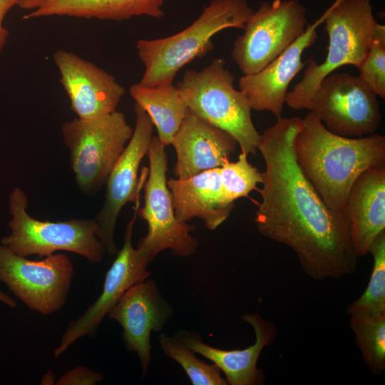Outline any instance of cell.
<instances>
[{
	"mask_svg": "<svg viewBox=\"0 0 385 385\" xmlns=\"http://www.w3.org/2000/svg\"><path fill=\"white\" fill-rule=\"evenodd\" d=\"M225 65L219 58L200 71L188 70L176 86L190 111L230 133L242 153L255 155L260 134L247 98L234 87L233 75Z\"/></svg>",
	"mask_w": 385,
	"mask_h": 385,
	"instance_id": "cell-5",
	"label": "cell"
},
{
	"mask_svg": "<svg viewBox=\"0 0 385 385\" xmlns=\"http://www.w3.org/2000/svg\"><path fill=\"white\" fill-rule=\"evenodd\" d=\"M249 324L255 334V341L243 349L225 350L205 343L197 332L180 330L175 337L186 346L211 361L222 372L227 384L258 385L265 376L257 367L262 349L270 345L276 337L275 325L265 319L258 313H247L241 316Z\"/></svg>",
	"mask_w": 385,
	"mask_h": 385,
	"instance_id": "cell-17",
	"label": "cell"
},
{
	"mask_svg": "<svg viewBox=\"0 0 385 385\" xmlns=\"http://www.w3.org/2000/svg\"><path fill=\"white\" fill-rule=\"evenodd\" d=\"M369 253L374 260L371 277L362 294L346 307L349 316L385 314V231L374 240Z\"/></svg>",
	"mask_w": 385,
	"mask_h": 385,
	"instance_id": "cell-24",
	"label": "cell"
},
{
	"mask_svg": "<svg viewBox=\"0 0 385 385\" xmlns=\"http://www.w3.org/2000/svg\"><path fill=\"white\" fill-rule=\"evenodd\" d=\"M329 44L323 63L313 59L302 80L287 92L285 103L292 109L309 110L322 81L338 68L359 67L366 54L377 24L371 0H335L324 11Z\"/></svg>",
	"mask_w": 385,
	"mask_h": 385,
	"instance_id": "cell-4",
	"label": "cell"
},
{
	"mask_svg": "<svg viewBox=\"0 0 385 385\" xmlns=\"http://www.w3.org/2000/svg\"><path fill=\"white\" fill-rule=\"evenodd\" d=\"M252 13L247 0H212L195 21L180 32L139 39L135 47L144 66L139 83L145 86L173 83L180 69L214 48L212 38L215 34L229 28L243 29Z\"/></svg>",
	"mask_w": 385,
	"mask_h": 385,
	"instance_id": "cell-3",
	"label": "cell"
},
{
	"mask_svg": "<svg viewBox=\"0 0 385 385\" xmlns=\"http://www.w3.org/2000/svg\"><path fill=\"white\" fill-rule=\"evenodd\" d=\"M350 327L362 358L370 371L385 370V314L350 316Z\"/></svg>",
	"mask_w": 385,
	"mask_h": 385,
	"instance_id": "cell-23",
	"label": "cell"
},
{
	"mask_svg": "<svg viewBox=\"0 0 385 385\" xmlns=\"http://www.w3.org/2000/svg\"><path fill=\"white\" fill-rule=\"evenodd\" d=\"M309 111L330 132L346 138L371 135L381 121L377 96L359 76L347 73L327 75Z\"/></svg>",
	"mask_w": 385,
	"mask_h": 385,
	"instance_id": "cell-11",
	"label": "cell"
},
{
	"mask_svg": "<svg viewBox=\"0 0 385 385\" xmlns=\"http://www.w3.org/2000/svg\"><path fill=\"white\" fill-rule=\"evenodd\" d=\"M307 9L299 0L263 1L250 15L231 56L242 73H258L280 55L306 29Z\"/></svg>",
	"mask_w": 385,
	"mask_h": 385,
	"instance_id": "cell-8",
	"label": "cell"
},
{
	"mask_svg": "<svg viewBox=\"0 0 385 385\" xmlns=\"http://www.w3.org/2000/svg\"><path fill=\"white\" fill-rule=\"evenodd\" d=\"M172 314V307L148 278L131 286L107 314L122 327L125 347L136 352L143 377L151 361L150 334L160 332Z\"/></svg>",
	"mask_w": 385,
	"mask_h": 385,
	"instance_id": "cell-14",
	"label": "cell"
},
{
	"mask_svg": "<svg viewBox=\"0 0 385 385\" xmlns=\"http://www.w3.org/2000/svg\"><path fill=\"white\" fill-rule=\"evenodd\" d=\"M359 77L381 98H385V26L377 23L369 50L357 68Z\"/></svg>",
	"mask_w": 385,
	"mask_h": 385,
	"instance_id": "cell-27",
	"label": "cell"
},
{
	"mask_svg": "<svg viewBox=\"0 0 385 385\" xmlns=\"http://www.w3.org/2000/svg\"><path fill=\"white\" fill-rule=\"evenodd\" d=\"M74 274L66 255L30 260L0 244V281L29 309L51 315L65 304Z\"/></svg>",
	"mask_w": 385,
	"mask_h": 385,
	"instance_id": "cell-10",
	"label": "cell"
},
{
	"mask_svg": "<svg viewBox=\"0 0 385 385\" xmlns=\"http://www.w3.org/2000/svg\"><path fill=\"white\" fill-rule=\"evenodd\" d=\"M294 150L299 165L328 207L344 215L356 179L367 169L385 163V137L338 135L309 111L294 138Z\"/></svg>",
	"mask_w": 385,
	"mask_h": 385,
	"instance_id": "cell-2",
	"label": "cell"
},
{
	"mask_svg": "<svg viewBox=\"0 0 385 385\" xmlns=\"http://www.w3.org/2000/svg\"><path fill=\"white\" fill-rule=\"evenodd\" d=\"M224 195L227 202L234 203L240 197H248L262 183V174L247 160V155L242 153L235 162L227 161L219 167Z\"/></svg>",
	"mask_w": 385,
	"mask_h": 385,
	"instance_id": "cell-26",
	"label": "cell"
},
{
	"mask_svg": "<svg viewBox=\"0 0 385 385\" xmlns=\"http://www.w3.org/2000/svg\"><path fill=\"white\" fill-rule=\"evenodd\" d=\"M101 373L93 371L86 366H77L60 376L56 382L58 385H96L101 381Z\"/></svg>",
	"mask_w": 385,
	"mask_h": 385,
	"instance_id": "cell-28",
	"label": "cell"
},
{
	"mask_svg": "<svg viewBox=\"0 0 385 385\" xmlns=\"http://www.w3.org/2000/svg\"><path fill=\"white\" fill-rule=\"evenodd\" d=\"M170 145L176 152L174 173L183 179L230 161L237 143L227 132L188 111Z\"/></svg>",
	"mask_w": 385,
	"mask_h": 385,
	"instance_id": "cell-18",
	"label": "cell"
},
{
	"mask_svg": "<svg viewBox=\"0 0 385 385\" xmlns=\"http://www.w3.org/2000/svg\"><path fill=\"white\" fill-rule=\"evenodd\" d=\"M163 4V0H44L22 19L65 16L120 21L142 15L159 19L165 15Z\"/></svg>",
	"mask_w": 385,
	"mask_h": 385,
	"instance_id": "cell-21",
	"label": "cell"
},
{
	"mask_svg": "<svg viewBox=\"0 0 385 385\" xmlns=\"http://www.w3.org/2000/svg\"><path fill=\"white\" fill-rule=\"evenodd\" d=\"M0 302L6 304L10 308H16V303L14 299L0 289Z\"/></svg>",
	"mask_w": 385,
	"mask_h": 385,
	"instance_id": "cell-31",
	"label": "cell"
},
{
	"mask_svg": "<svg viewBox=\"0 0 385 385\" xmlns=\"http://www.w3.org/2000/svg\"><path fill=\"white\" fill-rule=\"evenodd\" d=\"M129 92L149 116L159 140L165 146L170 145L189 111L177 86L173 83L155 86L138 83L130 87Z\"/></svg>",
	"mask_w": 385,
	"mask_h": 385,
	"instance_id": "cell-22",
	"label": "cell"
},
{
	"mask_svg": "<svg viewBox=\"0 0 385 385\" xmlns=\"http://www.w3.org/2000/svg\"><path fill=\"white\" fill-rule=\"evenodd\" d=\"M324 13L280 55L257 73L244 75L238 81L239 89L247 98L252 110L269 111L280 118L290 82L304 68L302 56L317 38V29L323 24Z\"/></svg>",
	"mask_w": 385,
	"mask_h": 385,
	"instance_id": "cell-16",
	"label": "cell"
},
{
	"mask_svg": "<svg viewBox=\"0 0 385 385\" xmlns=\"http://www.w3.org/2000/svg\"><path fill=\"white\" fill-rule=\"evenodd\" d=\"M9 235L1 243L16 254L28 257H46L57 251H67L85 257L91 264L102 262L106 249L98 236L95 219H70L44 221L35 219L27 212L26 193L15 188L9 195Z\"/></svg>",
	"mask_w": 385,
	"mask_h": 385,
	"instance_id": "cell-6",
	"label": "cell"
},
{
	"mask_svg": "<svg viewBox=\"0 0 385 385\" xmlns=\"http://www.w3.org/2000/svg\"><path fill=\"white\" fill-rule=\"evenodd\" d=\"M175 214L181 222L197 217L210 230L217 229L230 216L235 204L227 201L219 168L202 171L186 178L167 180Z\"/></svg>",
	"mask_w": 385,
	"mask_h": 385,
	"instance_id": "cell-20",
	"label": "cell"
},
{
	"mask_svg": "<svg viewBox=\"0 0 385 385\" xmlns=\"http://www.w3.org/2000/svg\"><path fill=\"white\" fill-rule=\"evenodd\" d=\"M344 213L355 253L364 257L376 237L385 231V163L367 169L356 179Z\"/></svg>",
	"mask_w": 385,
	"mask_h": 385,
	"instance_id": "cell-19",
	"label": "cell"
},
{
	"mask_svg": "<svg viewBox=\"0 0 385 385\" xmlns=\"http://www.w3.org/2000/svg\"><path fill=\"white\" fill-rule=\"evenodd\" d=\"M160 349L183 369L193 385H227L220 369L212 363L200 360L195 352L178 337L162 333L159 338Z\"/></svg>",
	"mask_w": 385,
	"mask_h": 385,
	"instance_id": "cell-25",
	"label": "cell"
},
{
	"mask_svg": "<svg viewBox=\"0 0 385 385\" xmlns=\"http://www.w3.org/2000/svg\"><path fill=\"white\" fill-rule=\"evenodd\" d=\"M133 132L125 115L117 111L63 123L61 133L69 150L71 168L83 193L92 195L106 183Z\"/></svg>",
	"mask_w": 385,
	"mask_h": 385,
	"instance_id": "cell-7",
	"label": "cell"
},
{
	"mask_svg": "<svg viewBox=\"0 0 385 385\" xmlns=\"http://www.w3.org/2000/svg\"><path fill=\"white\" fill-rule=\"evenodd\" d=\"M302 122L280 117L260 135L265 169L255 222L264 237L292 250L309 277L338 279L355 272L359 257L345 215L328 207L297 163L294 140Z\"/></svg>",
	"mask_w": 385,
	"mask_h": 385,
	"instance_id": "cell-1",
	"label": "cell"
},
{
	"mask_svg": "<svg viewBox=\"0 0 385 385\" xmlns=\"http://www.w3.org/2000/svg\"><path fill=\"white\" fill-rule=\"evenodd\" d=\"M165 148L157 136H153L147 154L149 168L143 185L144 205L138 210V215L147 222L148 232L137 247L149 251L154 257L165 250L176 256L188 257L195 253L199 242L190 234L195 227L175 216L167 185Z\"/></svg>",
	"mask_w": 385,
	"mask_h": 385,
	"instance_id": "cell-9",
	"label": "cell"
},
{
	"mask_svg": "<svg viewBox=\"0 0 385 385\" xmlns=\"http://www.w3.org/2000/svg\"><path fill=\"white\" fill-rule=\"evenodd\" d=\"M55 374L48 370L41 378V384H54Z\"/></svg>",
	"mask_w": 385,
	"mask_h": 385,
	"instance_id": "cell-32",
	"label": "cell"
},
{
	"mask_svg": "<svg viewBox=\"0 0 385 385\" xmlns=\"http://www.w3.org/2000/svg\"><path fill=\"white\" fill-rule=\"evenodd\" d=\"M134 111L135 125L133 135L108 177L105 201L95 219L98 236L109 255H116L118 252L114 233L119 214L127 202L135 203L140 197L148 174V168L144 167L138 178L140 165L148 154L154 126L147 113L135 103Z\"/></svg>",
	"mask_w": 385,
	"mask_h": 385,
	"instance_id": "cell-12",
	"label": "cell"
},
{
	"mask_svg": "<svg viewBox=\"0 0 385 385\" xmlns=\"http://www.w3.org/2000/svg\"><path fill=\"white\" fill-rule=\"evenodd\" d=\"M44 0H20L18 6L21 9L34 10L38 8Z\"/></svg>",
	"mask_w": 385,
	"mask_h": 385,
	"instance_id": "cell-30",
	"label": "cell"
},
{
	"mask_svg": "<svg viewBox=\"0 0 385 385\" xmlns=\"http://www.w3.org/2000/svg\"><path fill=\"white\" fill-rule=\"evenodd\" d=\"M20 0H0V52L6 43L9 36V31L4 26L3 21L9 11L18 6Z\"/></svg>",
	"mask_w": 385,
	"mask_h": 385,
	"instance_id": "cell-29",
	"label": "cell"
},
{
	"mask_svg": "<svg viewBox=\"0 0 385 385\" xmlns=\"http://www.w3.org/2000/svg\"><path fill=\"white\" fill-rule=\"evenodd\" d=\"M139 207L140 197L135 202L134 213L126 226L122 248L106 272L101 294L81 317L68 324L59 346L54 351L56 358L80 338L95 337L104 317L122 295L131 286L150 276L151 272L148 270V267L154 256L144 249L134 248L132 243L133 230Z\"/></svg>",
	"mask_w": 385,
	"mask_h": 385,
	"instance_id": "cell-13",
	"label": "cell"
},
{
	"mask_svg": "<svg viewBox=\"0 0 385 385\" xmlns=\"http://www.w3.org/2000/svg\"><path fill=\"white\" fill-rule=\"evenodd\" d=\"M53 57L77 118H93L116 111L125 90L113 76L71 51L58 50Z\"/></svg>",
	"mask_w": 385,
	"mask_h": 385,
	"instance_id": "cell-15",
	"label": "cell"
}]
</instances>
